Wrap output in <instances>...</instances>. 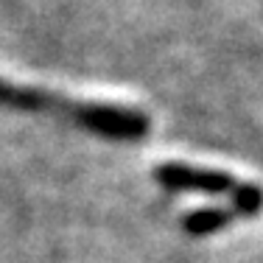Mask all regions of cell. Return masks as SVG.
Returning a JSON list of instances; mask_svg holds the SVG:
<instances>
[{"label": "cell", "mask_w": 263, "mask_h": 263, "mask_svg": "<svg viewBox=\"0 0 263 263\" xmlns=\"http://www.w3.org/2000/svg\"><path fill=\"white\" fill-rule=\"evenodd\" d=\"M0 106L53 115L59 121L76 123L79 129H87L98 137L121 143L143 140L152 129V121H148L146 112L132 109V106L104 104V101H76V98L53 96V92L34 90V87H17L6 79H0Z\"/></svg>", "instance_id": "obj_1"}, {"label": "cell", "mask_w": 263, "mask_h": 263, "mask_svg": "<svg viewBox=\"0 0 263 263\" xmlns=\"http://www.w3.org/2000/svg\"><path fill=\"white\" fill-rule=\"evenodd\" d=\"M154 179L165 187V191H196V193H233L238 191V179L230 177L227 171H213V168H196L185 165V162H162L154 168Z\"/></svg>", "instance_id": "obj_2"}, {"label": "cell", "mask_w": 263, "mask_h": 263, "mask_svg": "<svg viewBox=\"0 0 263 263\" xmlns=\"http://www.w3.org/2000/svg\"><path fill=\"white\" fill-rule=\"evenodd\" d=\"M235 218V210H218V208H202V210H193L182 218V227L187 235H210V233H218L224 230L230 221Z\"/></svg>", "instance_id": "obj_3"}, {"label": "cell", "mask_w": 263, "mask_h": 263, "mask_svg": "<svg viewBox=\"0 0 263 263\" xmlns=\"http://www.w3.org/2000/svg\"><path fill=\"white\" fill-rule=\"evenodd\" d=\"M233 202H235V216L243 218H255L263 213V191L252 182H241L238 191L233 193Z\"/></svg>", "instance_id": "obj_4"}]
</instances>
